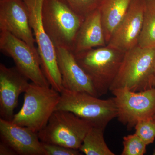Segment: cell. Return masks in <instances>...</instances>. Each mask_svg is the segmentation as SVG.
<instances>
[{"label": "cell", "instance_id": "12", "mask_svg": "<svg viewBox=\"0 0 155 155\" xmlns=\"http://www.w3.org/2000/svg\"><path fill=\"white\" fill-rule=\"evenodd\" d=\"M28 79L16 67H8L0 64V116L1 119L11 121L20 95L25 93Z\"/></svg>", "mask_w": 155, "mask_h": 155}, {"label": "cell", "instance_id": "13", "mask_svg": "<svg viewBox=\"0 0 155 155\" xmlns=\"http://www.w3.org/2000/svg\"><path fill=\"white\" fill-rule=\"evenodd\" d=\"M56 52L64 89L86 93L99 97L90 78L78 63L72 51L58 47Z\"/></svg>", "mask_w": 155, "mask_h": 155}, {"label": "cell", "instance_id": "16", "mask_svg": "<svg viewBox=\"0 0 155 155\" xmlns=\"http://www.w3.org/2000/svg\"><path fill=\"white\" fill-rule=\"evenodd\" d=\"M132 0H102L99 7L106 43L125 17Z\"/></svg>", "mask_w": 155, "mask_h": 155}, {"label": "cell", "instance_id": "3", "mask_svg": "<svg viewBox=\"0 0 155 155\" xmlns=\"http://www.w3.org/2000/svg\"><path fill=\"white\" fill-rule=\"evenodd\" d=\"M60 93L51 87L31 82L24 93V102L11 122L38 133L47 125L60 101Z\"/></svg>", "mask_w": 155, "mask_h": 155}, {"label": "cell", "instance_id": "11", "mask_svg": "<svg viewBox=\"0 0 155 155\" xmlns=\"http://www.w3.org/2000/svg\"><path fill=\"white\" fill-rule=\"evenodd\" d=\"M145 0H132L126 15L107 45L126 52L138 45L142 28Z\"/></svg>", "mask_w": 155, "mask_h": 155}, {"label": "cell", "instance_id": "5", "mask_svg": "<svg viewBox=\"0 0 155 155\" xmlns=\"http://www.w3.org/2000/svg\"><path fill=\"white\" fill-rule=\"evenodd\" d=\"M56 110L68 111L85 120L92 126L106 128L117 117L114 98L101 99L86 93L64 89Z\"/></svg>", "mask_w": 155, "mask_h": 155}, {"label": "cell", "instance_id": "24", "mask_svg": "<svg viewBox=\"0 0 155 155\" xmlns=\"http://www.w3.org/2000/svg\"><path fill=\"white\" fill-rule=\"evenodd\" d=\"M153 86H154V87H155V75L154 79Z\"/></svg>", "mask_w": 155, "mask_h": 155}, {"label": "cell", "instance_id": "10", "mask_svg": "<svg viewBox=\"0 0 155 155\" xmlns=\"http://www.w3.org/2000/svg\"><path fill=\"white\" fill-rule=\"evenodd\" d=\"M0 31H8L38 51L28 9L23 0H0Z\"/></svg>", "mask_w": 155, "mask_h": 155}, {"label": "cell", "instance_id": "8", "mask_svg": "<svg viewBox=\"0 0 155 155\" xmlns=\"http://www.w3.org/2000/svg\"><path fill=\"white\" fill-rule=\"evenodd\" d=\"M120 122L130 130L139 121L153 119L155 115V87L133 91L126 87L112 91Z\"/></svg>", "mask_w": 155, "mask_h": 155}, {"label": "cell", "instance_id": "9", "mask_svg": "<svg viewBox=\"0 0 155 155\" xmlns=\"http://www.w3.org/2000/svg\"><path fill=\"white\" fill-rule=\"evenodd\" d=\"M0 49L13 59L15 67L28 80L40 86L51 87L42 70L38 51L7 31L0 32Z\"/></svg>", "mask_w": 155, "mask_h": 155}, {"label": "cell", "instance_id": "15", "mask_svg": "<svg viewBox=\"0 0 155 155\" xmlns=\"http://www.w3.org/2000/svg\"><path fill=\"white\" fill-rule=\"evenodd\" d=\"M106 45L101 13L98 8L84 19L75 38L72 52L76 54Z\"/></svg>", "mask_w": 155, "mask_h": 155}, {"label": "cell", "instance_id": "26", "mask_svg": "<svg viewBox=\"0 0 155 155\" xmlns=\"http://www.w3.org/2000/svg\"><path fill=\"white\" fill-rule=\"evenodd\" d=\"M153 119L155 121V115L153 117Z\"/></svg>", "mask_w": 155, "mask_h": 155}, {"label": "cell", "instance_id": "14", "mask_svg": "<svg viewBox=\"0 0 155 155\" xmlns=\"http://www.w3.org/2000/svg\"><path fill=\"white\" fill-rule=\"evenodd\" d=\"M1 142L11 147L17 155H45L38 133L28 127L0 119Z\"/></svg>", "mask_w": 155, "mask_h": 155}, {"label": "cell", "instance_id": "7", "mask_svg": "<svg viewBox=\"0 0 155 155\" xmlns=\"http://www.w3.org/2000/svg\"><path fill=\"white\" fill-rule=\"evenodd\" d=\"M91 124L68 111L56 110L45 127L38 133L44 143L79 150Z\"/></svg>", "mask_w": 155, "mask_h": 155}, {"label": "cell", "instance_id": "2", "mask_svg": "<svg viewBox=\"0 0 155 155\" xmlns=\"http://www.w3.org/2000/svg\"><path fill=\"white\" fill-rule=\"evenodd\" d=\"M125 54L106 45L74 54L78 63L90 78L98 97L110 91Z\"/></svg>", "mask_w": 155, "mask_h": 155}, {"label": "cell", "instance_id": "20", "mask_svg": "<svg viewBox=\"0 0 155 155\" xmlns=\"http://www.w3.org/2000/svg\"><path fill=\"white\" fill-rule=\"evenodd\" d=\"M75 13L84 18L99 8L102 0H64Z\"/></svg>", "mask_w": 155, "mask_h": 155}, {"label": "cell", "instance_id": "23", "mask_svg": "<svg viewBox=\"0 0 155 155\" xmlns=\"http://www.w3.org/2000/svg\"><path fill=\"white\" fill-rule=\"evenodd\" d=\"M17 153L12 148L5 143H0V155H17Z\"/></svg>", "mask_w": 155, "mask_h": 155}, {"label": "cell", "instance_id": "21", "mask_svg": "<svg viewBox=\"0 0 155 155\" xmlns=\"http://www.w3.org/2000/svg\"><path fill=\"white\" fill-rule=\"evenodd\" d=\"M135 133L147 145L151 144L155 140V121L153 119L139 121L135 127Z\"/></svg>", "mask_w": 155, "mask_h": 155}, {"label": "cell", "instance_id": "25", "mask_svg": "<svg viewBox=\"0 0 155 155\" xmlns=\"http://www.w3.org/2000/svg\"><path fill=\"white\" fill-rule=\"evenodd\" d=\"M153 155H155V148L154 149L153 151Z\"/></svg>", "mask_w": 155, "mask_h": 155}, {"label": "cell", "instance_id": "1", "mask_svg": "<svg viewBox=\"0 0 155 155\" xmlns=\"http://www.w3.org/2000/svg\"><path fill=\"white\" fill-rule=\"evenodd\" d=\"M155 75V48L138 45L125 53L110 91L126 87L141 91L153 87Z\"/></svg>", "mask_w": 155, "mask_h": 155}, {"label": "cell", "instance_id": "4", "mask_svg": "<svg viewBox=\"0 0 155 155\" xmlns=\"http://www.w3.org/2000/svg\"><path fill=\"white\" fill-rule=\"evenodd\" d=\"M41 17L45 30L55 47L67 48L72 51L84 18L64 0H44Z\"/></svg>", "mask_w": 155, "mask_h": 155}, {"label": "cell", "instance_id": "22", "mask_svg": "<svg viewBox=\"0 0 155 155\" xmlns=\"http://www.w3.org/2000/svg\"><path fill=\"white\" fill-rule=\"evenodd\" d=\"M45 155H79V150L70 148L59 145L42 143Z\"/></svg>", "mask_w": 155, "mask_h": 155}, {"label": "cell", "instance_id": "6", "mask_svg": "<svg viewBox=\"0 0 155 155\" xmlns=\"http://www.w3.org/2000/svg\"><path fill=\"white\" fill-rule=\"evenodd\" d=\"M23 1L28 9L42 70L51 87L61 93L64 88L58 66L56 48L45 30L42 20L44 0Z\"/></svg>", "mask_w": 155, "mask_h": 155}, {"label": "cell", "instance_id": "17", "mask_svg": "<svg viewBox=\"0 0 155 155\" xmlns=\"http://www.w3.org/2000/svg\"><path fill=\"white\" fill-rule=\"evenodd\" d=\"M104 127L92 126L87 134L79 149L86 155H115L104 138Z\"/></svg>", "mask_w": 155, "mask_h": 155}, {"label": "cell", "instance_id": "18", "mask_svg": "<svg viewBox=\"0 0 155 155\" xmlns=\"http://www.w3.org/2000/svg\"><path fill=\"white\" fill-rule=\"evenodd\" d=\"M138 45L155 48V0H145L143 22Z\"/></svg>", "mask_w": 155, "mask_h": 155}, {"label": "cell", "instance_id": "19", "mask_svg": "<svg viewBox=\"0 0 155 155\" xmlns=\"http://www.w3.org/2000/svg\"><path fill=\"white\" fill-rule=\"evenodd\" d=\"M122 155H143L147 151V145L135 133L123 138Z\"/></svg>", "mask_w": 155, "mask_h": 155}]
</instances>
